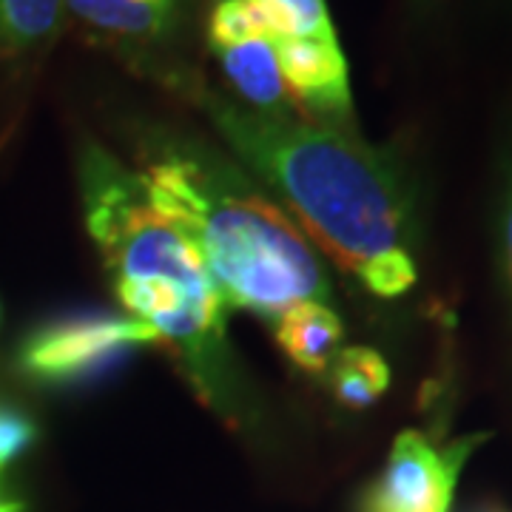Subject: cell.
<instances>
[{"label":"cell","mask_w":512,"mask_h":512,"mask_svg":"<svg viewBox=\"0 0 512 512\" xmlns=\"http://www.w3.org/2000/svg\"><path fill=\"white\" fill-rule=\"evenodd\" d=\"M180 94L200 106L231 154L274 188L339 268L365 279L384 259L410 254L413 194L390 148L296 114H259L200 77Z\"/></svg>","instance_id":"cell-1"},{"label":"cell","mask_w":512,"mask_h":512,"mask_svg":"<svg viewBox=\"0 0 512 512\" xmlns=\"http://www.w3.org/2000/svg\"><path fill=\"white\" fill-rule=\"evenodd\" d=\"M86 228L128 316L171 345L197 396L228 424H245L248 393L228 345V305L200 251L151 205L143 177L86 140L77 160Z\"/></svg>","instance_id":"cell-2"},{"label":"cell","mask_w":512,"mask_h":512,"mask_svg":"<svg viewBox=\"0 0 512 512\" xmlns=\"http://www.w3.org/2000/svg\"><path fill=\"white\" fill-rule=\"evenodd\" d=\"M140 163L148 200L194 242L228 311L279 319L299 302L328 299V271L302 228L234 160L154 128L140 140Z\"/></svg>","instance_id":"cell-3"},{"label":"cell","mask_w":512,"mask_h":512,"mask_svg":"<svg viewBox=\"0 0 512 512\" xmlns=\"http://www.w3.org/2000/svg\"><path fill=\"white\" fill-rule=\"evenodd\" d=\"M143 345H163V339L134 316L72 313L32 330L20 345L18 365L32 382L66 387L100 376Z\"/></svg>","instance_id":"cell-4"},{"label":"cell","mask_w":512,"mask_h":512,"mask_svg":"<svg viewBox=\"0 0 512 512\" xmlns=\"http://www.w3.org/2000/svg\"><path fill=\"white\" fill-rule=\"evenodd\" d=\"M484 439L478 433L436 447L416 430L399 433L367 498V512H450L461 467Z\"/></svg>","instance_id":"cell-5"},{"label":"cell","mask_w":512,"mask_h":512,"mask_svg":"<svg viewBox=\"0 0 512 512\" xmlns=\"http://www.w3.org/2000/svg\"><path fill=\"white\" fill-rule=\"evenodd\" d=\"M63 6L89 35L171 83L163 52L183 29L188 0H63Z\"/></svg>","instance_id":"cell-6"},{"label":"cell","mask_w":512,"mask_h":512,"mask_svg":"<svg viewBox=\"0 0 512 512\" xmlns=\"http://www.w3.org/2000/svg\"><path fill=\"white\" fill-rule=\"evenodd\" d=\"M279 69L293 109H302L319 126L350 131L353 92L345 52L336 37L276 40Z\"/></svg>","instance_id":"cell-7"},{"label":"cell","mask_w":512,"mask_h":512,"mask_svg":"<svg viewBox=\"0 0 512 512\" xmlns=\"http://www.w3.org/2000/svg\"><path fill=\"white\" fill-rule=\"evenodd\" d=\"M211 52L220 60L222 74L231 83V89L239 94L242 106L259 111V114H276V117L293 114L285 77L279 69L274 37H248V40L220 46Z\"/></svg>","instance_id":"cell-8"},{"label":"cell","mask_w":512,"mask_h":512,"mask_svg":"<svg viewBox=\"0 0 512 512\" xmlns=\"http://www.w3.org/2000/svg\"><path fill=\"white\" fill-rule=\"evenodd\" d=\"M345 328L328 302H299L276 319V342L293 365L308 373H325L339 350Z\"/></svg>","instance_id":"cell-9"},{"label":"cell","mask_w":512,"mask_h":512,"mask_svg":"<svg viewBox=\"0 0 512 512\" xmlns=\"http://www.w3.org/2000/svg\"><path fill=\"white\" fill-rule=\"evenodd\" d=\"M63 12V0H0V60H26L49 49Z\"/></svg>","instance_id":"cell-10"},{"label":"cell","mask_w":512,"mask_h":512,"mask_svg":"<svg viewBox=\"0 0 512 512\" xmlns=\"http://www.w3.org/2000/svg\"><path fill=\"white\" fill-rule=\"evenodd\" d=\"M333 393L336 399L350 410H365L373 402H379L384 390L390 387V367L382 359V353L373 348H342L336 362L330 365Z\"/></svg>","instance_id":"cell-11"},{"label":"cell","mask_w":512,"mask_h":512,"mask_svg":"<svg viewBox=\"0 0 512 512\" xmlns=\"http://www.w3.org/2000/svg\"><path fill=\"white\" fill-rule=\"evenodd\" d=\"M205 35H208L211 49L231 46V43L248 40V37H274L262 0H214V6L208 12Z\"/></svg>","instance_id":"cell-12"},{"label":"cell","mask_w":512,"mask_h":512,"mask_svg":"<svg viewBox=\"0 0 512 512\" xmlns=\"http://www.w3.org/2000/svg\"><path fill=\"white\" fill-rule=\"evenodd\" d=\"M274 40L336 37L325 0H262Z\"/></svg>","instance_id":"cell-13"},{"label":"cell","mask_w":512,"mask_h":512,"mask_svg":"<svg viewBox=\"0 0 512 512\" xmlns=\"http://www.w3.org/2000/svg\"><path fill=\"white\" fill-rule=\"evenodd\" d=\"M37 439L35 421L18 410H0V473L15 458H20Z\"/></svg>","instance_id":"cell-14"},{"label":"cell","mask_w":512,"mask_h":512,"mask_svg":"<svg viewBox=\"0 0 512 512\" xmlns=\"http://www.w3.org/2000/svg\"><path fill=\"white\" fill-rule=\"evenodd\" d=\"M501 211H498V237H501V262L512 288V123L504 140L501 157Z\"/></svg>","instance_id":"cell-15"},{"label":"cell","mask_w":512,"mask_h":512,"mask_svg":"<svg viewBox=\"0 0 512 512\" xmlns=\"http://www.w3.org/2000/svg\"><path fill=\"white\" fill-rule=\"evenodd\" d=\"M0 512H26V504L20 498H12V495L0 490Z\"/></svg>","instance_id":"cell-16"}]
</instances>
